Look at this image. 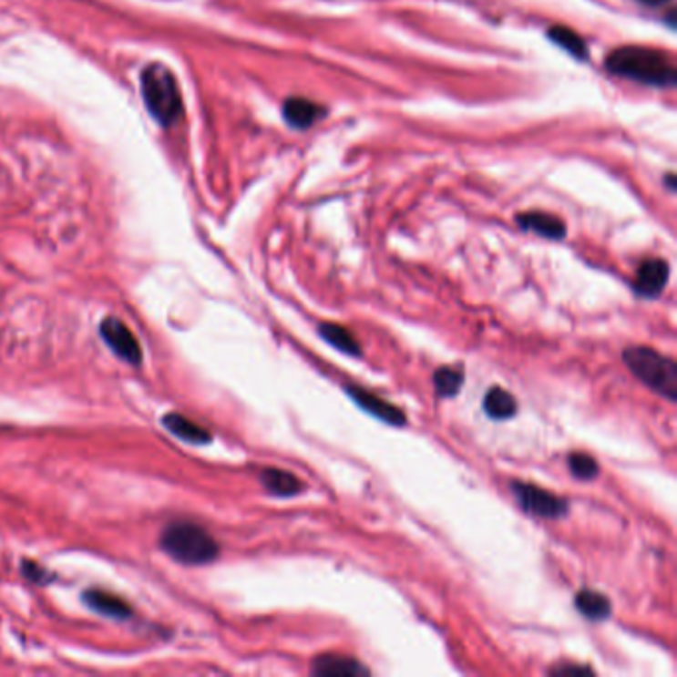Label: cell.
<instances>
[{
  "label": "cell",
  "instance_id": "cell-13",
  "mask_svg": "<svg viewBox=\"0 0 677 677\" xmlns=\"http://www.w3.org/2000/svg\"><path fill=\"white\" fill-rule=\"evenodd\" d=\"M318 334L322 340H326L332 348L340 350L342 354H346V356H352V358L362 356L360 342L346 326L334 324V322H322V324L318 326Z\"/></svg>",
  "mask_w": 677,
  "mask_h": 677
},
{
  "label": "cell",
  "instance_id": "cell-23",
  "mask_svg": "<svg viewBox=\"0 0 677 677\" xmlns=\"http://www.w3.org/2000/svg\"><path fill=\"white\" fill-rule=\"evenodd\" d=\"M638 3L651 6V8H658V6H663L665 3H670V0H638Z\"/></svg>",
  "mask_w": 677,
  "mask_h": 677
},
{
  "label": "cell",
  "instance_id": "cell-3",
  "mask_svg": "<svg viewBox=\"0 0 677 677\" xmlns=\"http://www.w3.org/2000/svg\"><path fill=\"white\" fill-rule=\"evenodd\" d=\"M141 92L149 114L161 126H173L183 114L175 76L163 64H151L141 74Z\"/></svg>",
  "mask_w": 677,
  "mask_h": 677
},
{
  "label": "cell",
  "instance_id": "cell-10",
  "mask_svg": "<svg viewBox=\"0 0 677 677\" xmlns=\"http://www.w3.org/2000/svg\"><path fill=\"white\" fill-rule=\"evenodd\" d=\"M282 116L288 121V126L296 129H306L314 126L318 119L326 116V109L318 106L316 102H310L306 97H291L286 99L282 106Z\"/></svg>",
  "mask_w": 677,
  "mask_h": 677
},
{
  "label": "cell",
  "instance_id": "cell-20",
  "mask_svg": "<svg viewBox=\"0 0 677 677\" xmlns=\"http://www.w3.org/2000/svg\"><path fill=\"white\" fill-rule=\"evenodd\" d=\"M569 469L572 477L580 481H592L596 479L598 473H600L598 461L588 453H572L569 457Z\"/></svg>",
  "mask_w": 677,
  "mask_h": 677
},
{
  "label": "cell",
  "instance_id": "cell-18",
  "mask_svg": "<svg viewBox=\"0 0 677 677\" xmlns=\"http://www.w3.org/2000/svg\"><path fill=\"white\" fill-rule=\"evenodd\" d=\"M465 384L463 370L453 368V365H441L439 370L433 374V385L439 397H455Z\"/></svg>",
  "mask_w": 677,
  "mask_h": 677
},
{
  "label": "cell",
  "instance_id": "cell-9",
  "mask_svg": "<svg viewBox=\"0 0 677 677\" xmlns=\"http://www.w3.org/2000/svg\"><path fill=\"white\" fill-rule=\"evenodd\" d=\"M313 673L318 677H360L370 675V670L354 658L326 653V656H320L313 662Z\"/></svg>",
  "mask_w": 677,
  "mask_h": 677
},
{
  "label": "cell",
  "instance_id": "cell-21",
  "mask_svg": "<svg viewBox=\"0 0 677 677\" xmlns=\"http://www.w3.org/2000/svg\"><path fill=\"white\" fill-rule=\"evenodd\" d=\"M22 572H25L28 580L36 582V584H46L44 580H48V572H44L38 564L25 562V569H22Z\"/></svg>",
  "mask_w": 677,
  "mask_h": 677
},
{
  "label": "cell",
  "instance_id": "cell-5",
  "mask_svg": "<svg viewBox=\"0 0 677 677\" xmlns=\"http://www.w3.org/2000/svg\"><path fill=\"white\" fill-rule=\"evenodd\" d=\"M510 493H513L517 505L527 515L539 518H560L569 513V501H564V498L550 491L540 489L537 485L513 481L510 483Z\"/></svg>",
  "mask_w": 677,
  "mask_h": 677
},
{
  "label": "cell",
  "instance_id": "cell-19",
  "mask_svg": "<svg viewBox=\"0 0 677 677\" xmlns=\"http://www.w3.org/2000/svg\"><path fill=\"white\" fill-rule=\"evenodd\" d=\"M549 38L557 42L560 48H564L566 52L572 54V56H576V58H586L588 56L586 42L579 35H576L572 28L554 26V28L549 30Z\"/></svg>",
  "mask_w": 677,
  "mask_h": 677
},
{
  "label": "cell",
  "instance_id": "cell-7",
  "mask_svg": "<svg viewBox=\"0 0 677 677\" xmlns=\"http://www.w3.org/2000/svg\"><path fill=\"white\" fill-rule=\"evenodd\" d=\"M344 392H346L354 402L360 405V409L368 412L370 415L377 417L380 421L387 426H395V427H404L407 424V415L402 412V409L395 407L394 404L385 402L380 395H375L368 390H364L360 385L346 384L344 385Z\"/></svg>",
  "mask_w": 677,
  "mask_h": 677
},
{
  "label": "cell",
  "instance_id": "cell-8",
  "mask_svg": "<svg viewBox=\"0 0 677 677\" xmlns=\"http://www.w3.org/2000/svg\"><path fill=\"white\" fill-rule=\"evenodd\" d=\"M670 281V264L663 259H648L640 264L634 292L641 298H658Z\"/></svg>",
  "mask_w": 677,
  "mask_h": 677
},
{
  "label": "cell",
  "instance_id": "cell-15",
  "mask_svg": "<svg viewBox=\"0 0 677 677\" xmlns=\"http://www.w3.org/2000/svg\"><path fill=\"white\" fill-rule=\"evenodd\" d=\"M163 426L168 427L173 436L187 443H195V446H205V443L210 441V433L205 427L195 424L191 419H187L181 414L163 415Z\"/></svg>",
  "mask_w": 677,
  "mask_h": 677
},
{
  "label": "cell",
  "instance_id": "cell-2",
  "mask_svg": "<svg viewBox=\"0 0 677 677\" xmlns=\"http://www.w3.org/2000/svg\"><path fill=\"white\" fill-rule=\"evenodd\" d=\"M161 550L185 566H201L219 557V542L195 523H171L161 532Z\"/></svg>",
  "mask_w": 677,
  "mask_h": 677
},
{
  "label": "cell",
  "instance_id": "cell-1",
  "mask_svg": "<svg viewBox=\"0 0 677 677\" xmlns=\"http://www.w3.org/2000/svg\"><path fill=\"white\" fill-rule=\"evenodd\" d=\"M606 68L616 76L648 86L672 87L677 82L673 60L656 48L621 46L608 54Z\"/></svg>",
  "mask_w": 677,
  "mask_h": 677
},
{
  "label": "cell",
  "instance_id": "cell-22",
  "mask_svg": "<svg viewBox=\"0 0 677 677\" xmlns=\"http://www.w3.org/2000/svg\"><path fill=\"white\" fill-rule=\"evenodd\" d=\"M550 673L554 675H570V673H592L590 668H586V665H570V663H562V665H557V668H552Z\"/></svg>",
  "mask_w": 677,
  "mask_h": 677
},
{
  "label": "cell",
  "instance_id": "cell-11",
  "mask_svg": "<svg viewBox=\"0 0 677 677\" xmlns=\"http://www.w3.org/2000/svg\"><path fill=\"white\" fill-rule=\"evenodd\" d=\"M517 223L520 229L532 231L537 235L552 239V241H560L566 237V225L559 217H554L550 213H540V210H530V213H523L517 217Z\"/></svg>",
  "mask_w": 677,
  "mask_h": 677
},
{
  "label": "cell",
  "instance_id": "cell-12",
  "mask_svg": "<svg viewBox=\"0 0 677 677\" xmlns=\"http://www.w3.org/2000/svg\"><path fill=\"white\" fill-rule=\"evenodd\" d=\"M82 600L87 604V608H92L94 612L102 614L106 618H114V620H128L131 618V608L126 604L121 598L97 590V588H92V590H86Z\"/></svg>",
  "mask_w": 677,
  "mask_h": 677
},
{
  "label": "cell",
  "instance_id": "cell-17",
  "mask_svg": "<svg viewBox=\"0 0 677 677\" xmlns=\"http://www.w3.org/2000/svg\"><path fill=\"white\" fill-rule=\"evenodd\" d=\"M574 606L584 618L592 620V621L606 620L610 618V614H612V604H610L608 598L596 590H588V588L576 594Z\"/></svg>",
  "mask_w": 677,
  "mask_h": 677
},
{
  "label": "cell",
  "instance_id": "cell-6",
  "mask_svg": "<svg viewBox=\"0 0 677 677\" xmlns=\"http://www.w3.org/2000/svg\"><path fill=\"white\" fill-rule=\"evenodd\" d=\"M99 334L118 358L128 364H141V348L133 332L119 318L109 316L99 324Z\"/></svg>",
  "mask_w": 677,
  "mask_h": 677
},
{
  "label": "cell",
  "instance_id": "cell-16",
  "mask_svg": "<svg viewBox=\"0 0 677 677\" xmlns=\"http://www.w3.org/2000/svg\"><path fill=\"white\" fill-rule=\"evenodd\" d=\"M483 409L491 419L505 421L517 415L518 405L513 394L503 390V387H491L483 397Z\"/></svg>",
  "mask_w": 677,
  "mask_h": 677
},
{
  "label": "cell",
  "instance_id": "cell-4",
  "mask_svg": "<svg viewBox=\"0 0 677 677\" xmlns=\"http://www.w3.org/2000/svg\"><path fill=\"white\" fill-rule=\"evenodd\" d=\"M628 370L651 392H656L670 402L677 397V365L673 360L662 356L656 350L646 346H630L621 354Z\"/></svg>",
  "mask_w": 677,
  "mask_h": 677
},
{
  "label": "cell",
  "instance_id": "cell-14",
  "mask_svg": "<svg viewBox=\"0 0 677 677\" xmlns=\"http://www.w3.org/2000/svg\"><path fill=\"white\" fill-rule=\"evenodd\" d=\"M261 483L266 491L274 497H294L304 491V483L296 475L284 469H262Z\"/></svg>",
  "mask_w": 677,
  "mask_h": 677
}]
</instances>
